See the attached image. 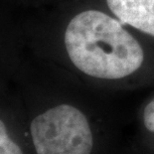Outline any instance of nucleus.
I'll return each mask as SVG.
<instances>
[{
    "label": "nucleus",
    "instance_id": "3",
    "mask_svg": "<svg viewBox=\"0 0 154 154\" xmlns=\"http://www.w3.org/2000/svg\"><path fill=\"white\" fill-rule=\"evenodd\" d=\"M117 19L154 43V0H97Z\"/></svg>",
    "mask_w": 154,
    "mask_h": 154
},
{
    "label": "nucleus",
    "instance_id": "4",
    "mask_svg": "<svg viewBox=\"0 0 154 154\" xmlns=\"http://www.w3.org/2000/svg\"><path fill=\"white\" fill-rule=\"evenodd\" d=\"M136 154H154V90L137 110Z\"/></svg>",
    "mask_w": 154,
    "mask_h": 154
},
{
    "label": "nucleus",
    "instance_id": "1",
    "mask_svg": "<svg viewBox=\"0 0 154 154\" xmlns=\"http://www.w3.org/2000/svg\"><path fill=\"white\" fill-rule=\"evenodd\" d=\"M62 33L65 57L88 88L103 94L154 88V43L97 0H77Z\"/></svg>",
    "mask_w": 154,
    "mask_h": 154
},
{
    "label": "nucleus",
    "instance_id": "2",
    "mask_svg": "<svg viewBox=\"0 0 154 154\" xmlns=\"http://www.w3.org/2000/svg\"><path fill=\"white\" fill-rule=\"evenodd\" d=\"M106 97L93 90L84 103H61L38 113L30 123L36 154H122Z\"/></svg>",
    "mask_w": 154,
    "mask_h": 154
},
{
    "label": "nucleus",
    "instance_id": "5",
    "mask_svg": "<svg viewBox=\"0 0 154 154\" xmlns=\"http://www.w3.org/2000/svg\"><path fill=\"white\" fill-rule=\"evenodd\" d=\"M0 154H24L21 147L8 135L4 122L0 119Z\"/></svg>",
    "mask_w": 154,
    "mask_h": 154
}]
</instances>
